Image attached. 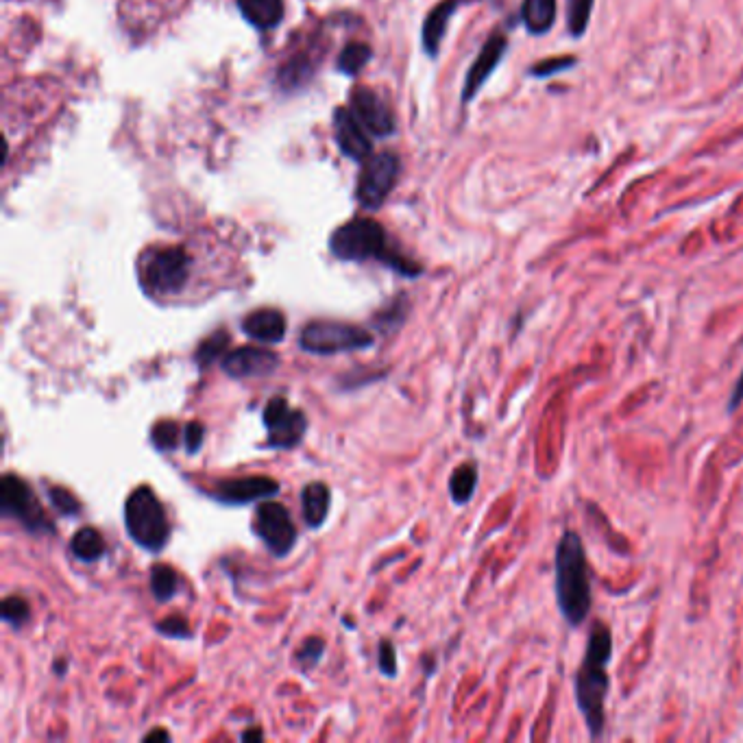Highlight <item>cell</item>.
Listing matches in <instances>:
<instances>
[{
    "mask_svg": "<svg viewBox=\"0 0 743 743\" xmlns=\"http://www.w3.org/2000/svg\"><path fill=\"white\" fill-rule=\"evenodd\" d=\"M613 659V632L604 621H595L589 630L587 648L576 674V702L591 739H602L606 730L608 665Z\"/></svg>",
    "mask_w": 743,
    "mask_h": 743,
    "instance_id": "obj_1",
    "label": "cell"
},
{
    "mask_svg": "<svg viewBox=\"0 0 743 743\" xmlns=\"http://www.w3.org/2000/svg\"><path fill=\"white\" fill-rule=\"evenodd\" d=\"M554 591L558 611L569 628H580L587 621L593 604L591 574L587 563V550L580 534L567 530L556 547L554 558Z\"/></svg>",
    "mask_w": 743,
    "mask_h": 743,
    "instance_id": "obj_2",
    "label": "cell"
},
{
    "mask_svg": "<svg viewBox=\"0 0 743 743\" xmlns=\"http://www.w3.org/2000/svg\"><path fill=\"white\" fill-rule=\"evenodd\" d=\"M330 249L338 260L347 262H367L380 260L391 266L397 273L417 277L421 275V266L412 260L399 255L391 245H388L386 231L373 218H353L334 231L330 240Z\"/></svg>",
    "mask_w": 743,
    "mask_h": 743,
    "instance_id": "obj_3",
    "label": "cell"
},
{
    "mask_svg": "<svg viewBox=\"0 0 743 743\" xmlns=\"http://www.w3.org/2000/svg\"><path fill=\"white\" fill-rule=\"evenodd\" d=\"M125 528L146 552H162L170 539V521L151 486H138L125 502Z\"/></svg>",
    "mask_w": 743,
    "mask_h": 743,
    "instance_id": "obj_4",
    "label": "cell"
},
{
    "mask_svg": "<svg viewBox=\"0 0 743 743\" xmlns=\"http://www.w3.org/2000/svg\"><path fill=\"white\" fill-rule=\"evenodd\" d=\"M299 345L314 356H336V353L360 351L373 345V334L367 327L340 321H312L301 330Z\"/></svg>",
    "mask_w": 743,
    "mask_h": 743,
    "instance_id": "obj_5",
    "label": "cell"
},
{
    "mask_svg": "<svg viewBox=\"0 0 743 743\" xmlns=\"http://www.w3.org/2000/svg\"><path fill=\"white\" fill-rule=\"evenodd\" d=\"M0 513L18 519L31 532H51L55 526L46 519V513L31 486L14 473L3 475L0 480Z\"/></svg>",
    "mask_w": 743,
    "mask_h": 743,
    "instance_id": "obj_6",
    "label": "cell"
},
{
    "mask_svg": "<svg viewBox=\"0 0 743 743\" xmlns=\"http://www.w3.org/2000/svg\"><path fill=\"white\" fill-rule=\"evenodd\" d=\"M190 277V258L186 249L164 247L157 249L144 264V286L155 295H175L186 286Z\"/></svg>",
    "mask_w": 743,
    "mask_h": 743,
    "instance_id": "obj_7",
    "label": "cell"
},
{
    "mask_svg": "<svg viewBox=\"0 0 743 743\" xmlns=\"http://www.w3.org/2000/svg\"><path fill=\"white\" fill-rule=\"evenodd\" d=\"M399 175V160L393 153H380L369 157L358 179V201L364 210H377L388 192L393 190Z\"/></svg>",
    "mask_w": 743,
    "mask_h": 743,
    "instance_id": "obj_8",
    "label": "cell"
},
{
    "mask_svg": "<svg viewBox=\"0 0 743 743\" xmlns=\"http://www.w3.org/2000/svg\"><path fill=\"white\" fill-rule=\"evenodd\" d=\"M264 425L269 432V447L273 449H292L297 447L308 430L306 414L297 408H290L286 397H273L264 408Z\"/></svg>",
    "mask_w": 743,
    "mask_h": 743,
    "instance_id": "obj_9",
    "label": "cell"
},
{
    "mask_svg": "<svg viewBox=\"0 0 743 743\" xmlns=\"http://www.w3.org/2000/svg\"><path fill=\"white\" fill-rule=\"evenodd\" d=\"M255 526H258L260 539L275 556H288L297 543V528L284 504L262 502L255 513Z\"/></svg>",
    "mask_w": 743,
    "mask_h": 743,
    "instance_id": "obj_10",
    "label": "cell"
},
{
    "mask_svg": "<svg viewBox=\"0 0 743 743\" xmlns=\"http://www.w3.org/2000/svg\"><path fill=\"white\" fill-rule=\"evenodd\" d=\"M221 367L229 377H234V380L269 377L279 367V356L264 347H238L225 353Z\"/></svg>",
    "mask_w": 743,
    "mask_h": 743,
    "instance_id": "obj_11",
    "label": "cell"
},
{
    "mask_svg": "<svg viewBox=\"0 0 743 743\" xmlns=\"http://www.w3.org/2000/svg\"><path fill=\"white\" fill-rule=\"evenodd\" d=\"M508 51V38L502 31H495L489 40L484 42L480 48L478 57L471 64L465 85H462V101H471L475 94L482 90V85L489 81V77L495 72V68L502 64V59Z\"/></svg>",
    "mask_w": 743,
    "mask_h": 743,
    "instance_id": "obj_12",
    "label": "cell"
},
{
    "mask_svg": "<svg viewBox=\"0 0 743 743\" xmlns=\"http://www.w3.org/2000/svg\"><path fill=\"white\" fill-rule=\"evenodd\" d=\"M279 486L273 478H264V475H249V478L238 480H223L214 486L212 495L223 504L242 506L258 502V499H269L279 493Z\"/></svg>",
    "mask_w": 743,
    "mask_h": 743,
    "instance_id": "obj_13",
    "label": "cell"
},
{
    "mask_svg": "<svg viewBox=\"0 0 743 743\" xmlns=\"http://www.w3.org/2000/svg\"><path fill=\"white\" fill-rule=\"evenodd\" d=\"M334 133H336V142L351 160L358 162H367L371 157V140H369V131L364 127L358 116L353 114V109L349 107H340L336 116H334Z\"/></svg>",
    "mask_w": 743,
    "mask_h": 743,
    "instance_id": "obj_14",
    "label": "cell"
},
{
    "mask_svg": "<svg viewBox=\"0 0 743 743\" xmlns=\"http://www.w3.org/2000/svg\"><path fill=\"white\" fill-rule=\"evenodd\" d=\"M351 109L360 123L367 127L373 136H388L395 131L393 112L386 103L369 88H358L351 96Z\"/></svg>",
    "mask_w": 743,
    "mask_h": 743,
    "instance_id": "obj_15",
    "label": "cell"
},
{
    "mask_svg": "<svg viewBox=\"0 0 743 743\" xmlns=\"http://www.w3.org/2000/svg\"><path fill=\"white\" fill-rule=\"evenodd\" d=\"M242 332L262 345L282 343L286 336V316L273 308L255 310L242 321Z\"/></svg>",
    "mask_w": 743,
    "mask_h": 743,
    "instance_id": "obj_16",
    "label": "cell"
},
{
    "mask_svg": "<svg viewBox=\"0 0 743 743\" xmlns=\"http://www.w3.org/2000/svg\"><path fill=\"white\" fill-rule=\"evenodd\" d=\"M462 3L460 0H443V3H438L428 18H425L423 22V48L425 53L428 55H436L438 48H441L443 44V38H445V31L449 27V20L454 18V14L458 11Z\"/></svg>",
    "mask_w": 743,
    "mask_h": 743,
    "instance_id": "obj_17",
    "label": "cell"
},
{
    "mask_svg": "<svg viewBox=\"0 0 743 743\" xmlns=\"http://www.w3.org/2000/svg\"><path fill=\"white\" fill-rule=\"evenodd\" d=\"M330 504H332V495H330V489H327V484L323 482H312L301 491L303 519H306L310 528L323 526L327 513H330Z\"/></svg>",
    "mask_w": 743,
    "mask_h": 743,
    "instance_id": "obj_18",
    "label": "cell"
},
{
    "mask_svg": "<svg viewBox=\"0 0 743 743\" xmlns=\"http://www.w3.org/2000/svg\"><path fill=\"white\" fill-rule=\"evenodd\" d=\"M556 14V0H523L521 5V20L532 35H545L550 31L556 22Z\"/></svg>",
    "mask_w": 743,
    "mask_h": 743,
    "instance_id": "obj_19",
    "label": "cell"
},
{
    "mask_svg": "<svg viewBox=\"0 0 743 743\" xmlns=\"http://www.w3.org/2000/svg\"><path fill=\"white\" fill-rule=\"evenodd\" d=\"M238 5L242 16L258 29H273L284 18L282 0H238Z\"/></svg>",
    "mask_w": 743,
    "mask_h": 743,
    "instance_id": "obj_20",
    "label": "cell"
},
{
    "mask_svg": "<svg viewBox=\"0 0 743 743\" xmlns=\"http://www.w3.org/2000/svg\"><path fill=\"white\" fill-rule=\"evenodd\" d=\"M70 552L81 563H96L105 554V541L96 528H81L70 541Z\"/></svg>",
    "mask_w": 743,
    "mask_h": 743,
    "instance_id": "obj_21",
    "label": "cell"
},
{
    "mask_svg": "<svg viewBox=\"0 0 743 743\" xmlns=\"http://www.w3.org/2000/svg\"><path fill=\"white\" fill-rule=\"evenodd\" d=\"M475 489H478V467L473 462H465L449 478V495L456 504H467Z\"/></svg>",
    "mask_w": 743,
    "mask_h": 743,
    "instance_id": "obj_22",
    "label": "cell"
},
{
    "mask_svg": "<svg viewBox=\"0 0 743 743\" xmlns=\"http://www.w3.org/2000/svg\"><path fill=\"white\" fill-rule=\"evenodd\" d=\"M229 347V334L225 330H218L212 336H207L203 343L194 351V362L199 369H207L216 360H223Z\"/></svg>",
    "mask_w": 743,
    "mask_h": 743,
    "instance_id": "obj_23",
    "label": "cell"
},
{
    "mask_svg": "<svg viewBox=\"0 0 743 743\" xmlns=\"http://www.w3.org/2000/svg\"><path fill=\"white\" fill-rule=\"evenodd\" d=\"M595 0H567V29L571 38H582L589 29Z\"/></svg>",
    "mask_w": 743,
    "mask_h": 743,
    "instance_id": "obj_24",
    "label": "cell"
},
{
    "mask_svg": "<svg viewBox=\"0 0 743 743\" xmlns=\"http://www.w3.org/2000/svg\"><path fill=\"white\" fill-rule=\"evenodd\" d=\"M151 591L157 602H168L177 593V574L168 565H155L151 569Z\"/></svg>",
    "mask_w": 743,
    "mask_h": 743,
    "instance_id": "obj_25",
    "label": "cell"
},
{
    "mask_svg": "<svg viewBox=\"0 0 743 743\" xmlns=\"http://www.w3.org/2000/svg\"><path fill=\"white\" fill-rule=\"evenodd\" d=\"M371 59V48L362 42H353L343 48V53L338 57V68L345 72V75H356V72L367 64Z\"/></svg>",
    "mask_w": 743,
    "mask_h": 743,
    "instance_id": "obj_26",
    "label": "cell"
},
{
    "mask_svg": "<svg viewBox=\"0 0 743 743\" xmlns=\"http://www.w3.org/2000/svg\"><path fill=\"white\" fill-rule=\"evenodd\" d=\"M574 66H578V59L576 57H569V55H560V57H550V59H543V62H539L537 66L530 68V75L537 77V79H547V77H554V75H560V72H567Z\"/></svg>",
    "mask_w": 743,
    "mask_h": 743,
    "instance_id": "obj_27",
    "label": "cell"
},
{
    "mask_svg": "<svg viewBox=\"0 0 743 743\" xmlns=\"http://www.w3.org/2000/svg\"><path fill=\"white\" fill-rule=\"evenodd\" d=\"M179 436H181V430L175 421H160L153 425L151 441L157 449H162V452H170V449H177Z\"/></svg>",
    "mask_w": 743,
    "mask_h": 743,
    "instance_id": "obj_28",
    "label": "cell"
},
{
    "mask_svg": "<svg viewBox=\"0 0 743 743\" xmlns=\"http://www.w3.org/2000/svg\"><path fill=\"white\" fill-rule=\"evenodd\" d=\"M48 497H51L53 506L59 510L62 515H68V517H75L81 513V504L79 499L72 495L68 489H64V486H48Z\"/></svg>",
    "mask_w": 743,
    "mask_h": 743,
    "instance_id": "obj_29",
    "label": "cell"
},
{
    "mask_svg": "<svg viewBox=\"0 0 743 743\" xmlns=\"http://www.w3.org/2000/svg\"><path fill=\"white\" fill-rule=\"evenodd\" d=\"M31 617V608L24 598L11 595V598L3 600V619L11 626H22L24 621Z\"/></svg>",
    "mask_w": 743,
    "mask_h": 743,
    "instance_id": "obj_30",
    "label": "cell"
},
{
    "mask_svg": "<svg viewBox=\"0 0 743 743\" xmlns=\"http://www.w3.org/2000/svg\"><path fill=\"white\" fill-rule=\"evenodd\" d=\"M406 312H408L406 299H397L395 306L386 308V310H382L380 314L375 316V325L380 327V330H397V327L401 323H404Z\"/></svg>",
    "mask_w": 743,
    "mask_h": 743,
    "instance_id": "obj_31",
    "label": "cell"
},
{
    "mask_svg": "<svg viewBox=\"0 0 743 743\" xmlns=\"http://www.w3.org/2000/svg\"><path fill=\"white\" fill-rule=\"evenodd\" d=\"M323 652H325V643H323V639H319V637H310V639L303 641V645H301V648L297 650V661H299L303 667H306V669H308V667H314L316 663L321 661Z\"/></svg>",
    "mask_w": 743,
    "mask_h": 743,
    "instance_id": "obj_32",
    "label": "cell"
},
{
    "mask_svg": "<svg viewBox=\"0 0 743 743\" xmlns=\"http://www.w3.org/2000/svg\"><path fill=\"white\" fill-rule=\"evenodd\" d=\"M157 630H160L162 635L173 637V639H186V637H190V632H192L188 619L184 615H170V617L162 619L160 624H157Z\"/></svg>",
    "mask_w": 743,
    "mask_h": 743,
    "instance_id": "obj_33",
    "label": "cell"
},
{
    "mask_svg": "<svg viewBox=\"0 0 743 743\" xmlns=\"http://www.w3.org/2000/svg\"><path fill=\"white\" fill-rule=\"evenodd\" d=\"M377 665H380V672L388 678H393L397 674V654L391 641L380 643V650H377Z\"/></svg>",
    "mask_w": 743,
    "mask_h": 743,
    "instance_id": "obj_34",
    "label": "cell"
},
{
    "mask_svg": "<svg viewBox=\"0 0 743 743\" xmlns=\"http://www.w3.org/2000/svg\"><path fill=\"white\" fill-rule=\"evenodd\" d=\"M203 438H205V428L201 421H192L186 425L184 430V443H186V449L188 454H197L201 445H203Z\"/></svg>",
    "mask_w": 743,
    "mask_h": 743,
    "instance_id": "obj_35",
    "label": "cell"
},
{
    "mask_svg": "<svg viewBox=\"0 0 743 743\" xmlns=\"http://www.w3.org/2000/svg\"><path fill=\"white\" fill-rule=\"evenodd\" d=\"M741 401H743V371H741L739 380H737V384H735V388H733V393H730V399H728V412H735V410L741 406Z\"/></svg>",
    "mask_w": 743,
    "mask_h": 743,
    "instance_id": "obj_36",
    "label": "cell"
},
{
    "mask_svg": "<svg viewBox=\"0 0 743 743\" xmlns=\"http://www.w3.org/2000/svg\"><path fill=\"white\" fill-rule=\"evenodd\" d=\"M153 739H164V741H168V733H166V730H162V728H157V730H153V733H149V735L144 737V741H153Z\"/></svg>",
    "mask_w": 743,
    "mask_h": 743,
    "instance_id": "obj_37",
    "label": "cell"
},
{
    "mask_svg": "<svg viewBox=\"0 0 743 743\" xmlns=\"http://www.w3.org/2000/svg\"><path fill=\"white\" fill-rule=\"evenodd\" d=\"M264 737V733H262V730L260 728H253V730H247V733L245 735H242V739H245V741H253V739H262Z\"/></svg>",
    "mask_w": 743,
    "mask_h": 743,
    "instance_id": "obj_38",
    "label": "cell"
},
{
    "mask_svg": "<svg viewBox=\"0 0 743 743\" xmlns=\"http://www.w3.org/2000/svg\"><path fill=\"white\" fill-rule=\"evenodd\" d=\"M55 669H57V674H59V676H62V674H64V669H66V665H64V663H57V665H55Z\"/></svg>",
    "mask_w": 743,
    "mask_h": 743,
    "instance_id": "obj_39",
    "label": "cell"
}]
</instances>
